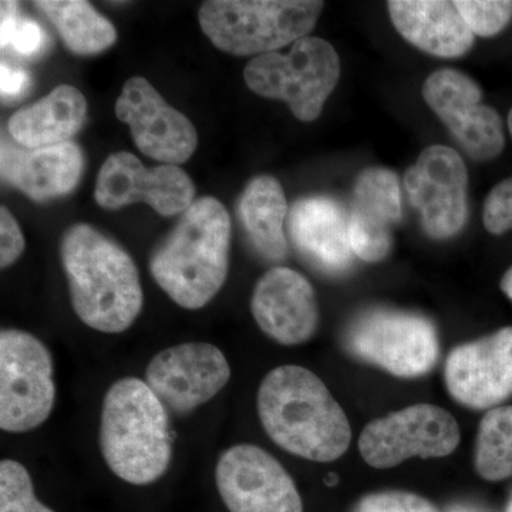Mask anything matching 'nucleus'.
I'll return each instance as SVG.
<instances>
[{
	"instance_id": "1",
	"label": "nucleus",
	"mask_w": 512,
	"mask_h": 512,
	"mask_svg": "<svg viewBox=\"0 0 512 512\" xmlns=\"http://www.w3.org/2000/svg\"><path fill=\"white\" fill-rule=\"evenodd\" d=\"M256 404L265 433L293 456L329 463L348 451V416L311 370L293 365L271 370L259 384Z\"/></svg>"
},
{
	"instance_id": "2",
	"label": "nucleus",
	"mask_w": 512,
	"mask_h": 512,
	"mask_svg": "<svg viewBox=\"0 0 512 512\" xmlns=\"http://www.w3.org/2000/svg\"><path fill=\"white\" fill-rule=\"evenodd\" d=\"M60 258L73 311L84 325L123 333L143 309L140 274L133 258L92 225L76 224L60 242Z\"/></svg>"
},
{
	"instance_id": "3",
	"label": "nucleus",
	"mask_w": 512,
	"mask_h": 512,
	"mask_svg": "<svg viewBox=\"0 0 512 512\" xmlns=\"http://www.w3.org/2000/svg\"><path fill=\"white\" fill-rule=\"evenodd\" d=\"M231 217L222 202L202 197L184 212L150 259L154 281L178 306L204 308L227 281Z\"/></svg>"
},
{
	"instance_id": "4",
	"label": "nucleus",
	"mask_w": 512,
	"mask_h": 512,
	"mask_svg": "<svg viewBox=\"0 0 512 512\" xmlns=\"http://www.w3.org/2000/svg\"><path fill=\"white\" fill-rule=\"evenodd\" d=\"M99 444L107 466L126 483L147 485L164 476L173 437L167 407L147 382L124 377L107 390Z\"/></svg>"
},
{
	"instance_id": "5",
	"label": "nucleus",
	"mask_w": 512,
	"mask_h": 512,
	"mask_svg": "<svg viewBox=\"0 0 512 512\" xmlns=\"http://www.w3.org/2000/svg\"><path fill=\"white\" fill-rule=\"evenodd\" d=\"M323 6L313 0H208L201 5L198 20L217 49L258 57L308 36Z\"/></svg>"
},
{
	"instance_id": "6",
	"label": "nucleus",
	"mask_w": 512,
	"mask_h": 512,
	"mask_svg": "<svg viewBox=\"0 0 512 512\" xmlns=\"http://www.w3.org/2000/svg\"><path fill=\"white\" fill-rule=\"evenodd\" d=\"M339 77L340 59L335 47L312 36L296 40L288 55L275 52L254 57L244 70L252 92L285 101L301 121L318 119Z\"/></svg>"
},
{
	"instance_id": "7",
	"label": "nucleus",
	"mask_w": 512,
	"mask_h": 512,
	"mask_svg": "<svg viewBox=\"0 0 512 512\" xmlns=\"http://www.w3.org/2000/svg\"><path fill=\"white\" fill-rule=\"evenodd\" d=\"M343 342L350 355L404 379L427 375L439 360L437 330L417 313L372 309L350 323Z\"/></svg>"
},
{
	"instance_id": "8",
	"label": "nucleus",
	"mask_w": 512,
	"mask_h": 512,
	"mask_svg": "<svg viewBox=\"0 0 512 512\" xmlns=\"http://www.w3.org/2000/svg\"><path fill=\"white\" fill-rule=\"evenodd\" d=\"M55 369L49 349L32 333H0V429L26 433L42 426L56 400Z\"/></svg>"
},
{
	"instance_id": "9",
	"label": "nucleus",
	"mask_w": 512,
	"mask_h": 512,
	"mask_svg": "<svg viewBox=\"0 0 512 512\" xmlns=\"http://www.w3.org/2000/svg\"><path fill=\"white\" fill-rule=\"evenodd\" d=\"M460 440V426L447 410L413 404L370 421L360 436L359 450L370 467L386 470L412 457L450 456Z\"/></svg>"
},
{
	"instance_id": "10",
	"label": "nucleus",
	"mask_w": 512,
	"mask_h": 512,
	"mask_svg": "<svg viewBox=\"0 0 512 512\" xmlns=\"http://www.w3.org/2000/svg\"><path fill=\"white\" fill-rule=\"evenodd\" d=\"M215 483L229 512H303L288 471L254 444L228 448L218 460Z\"/></svg>"
},
{
	"instance_id": "11",
	"label": "nucleus",
	"mask_w": 512,
	"mask_h": 512,
	"mask_svg": "<svg viewBox=\"0 0 512 512\" xmlns=\"http://www.w3.org/2000/svg\"><path fill=\"white\" fill-rule=\"evenodd\" d=\"M423 97L473 160L490 161L503 153V120L493 107L481 103L483 92L467 74L454 69L430 74Z\"/></svg>"
},
{
	"instance_id": "12",
	"label": "nucleus",
	"mask_w": 512,
	"mask_h": 512,
	"mask_svg": "<svg viewBox=\"0 0 512 512\" xmlns=\"http://www.w3.org/2000/svg\"><path fill=\"white\" fill-rule=\"evenodd\" d=\"M404 185L430 238L448 239L463 229L467 220L468 174L456 150L427 147L407 170Z\"/></svg>"
},
{
	"instance_id": "13",
	"label": "nucleus",
	"mask_w": 512,
	"mask_h": 512,
	"mask_svg": "<svg viewBox=\"0 0 512 512\" xmlns=\"http://www.w3.org/2000/svg\"><path fill=\"white\" fill-rule=\"evenodd\" d=\"M195 185L178 165L147 168L134 154H111L97 175L94 200L104 210L116 211L144 202L163 217L185 212L194 204Z\"/></svg>"
},
{
	"instance_id": "14",
	"label": "nucleus",
	"mask_w": 512,
	"mask_h": 512,
	"mask_svg": "<svg viewBox=\"0 0 512 512\" xmlns=\"http://www.w3.org/2000/svg\"><path fill=\"white\" fill-rule=\"evenodd\" d=\"M116 116L130 127L138 150L160 163H187L197 150V128L144 77H131L124 84Z\"/></svg>"
},
{
	"instance_id": "15",
	"label": "nucleus",
	"mask_w": 512,
	"mask_h": 512,
	"mask_svg": "<svg viewBox=\"0 0 512 512\" xmlns=\"http://www.w3.org/2000/svg\"><path fill=\"white\" fill-rule=\"evenodd\" d=\"M231 379L217 346L192 342L161 350L146 369V382L171 412L190 414L214 399Z\"/></svg>"
},
{
	"instance_id": "16",
	"label": "nucleus",
	"mask_w": 512,
	"mask_h": 512,
	"mask_svg": "<svg viewBox=\"0 0 512 512\" xmlns=\"http://www.w3.org/2000/svg\"><path fill=\"white\" fill-rule=\"evenodd\" d=\"M448 393L461 406L491 410L512 396V326L457 346L447 357Z\"/></svg>"
},
{
	"instance_id": "17",
	"label": "nucleus",
	"mask_w": 512,
	"mask_h": 512,
	"mask_svg": "<svg viewBox=\"0 0 512 512\" xmlns=\"http://www.w3.org/2000/svg\"><path fill=\"white\" fill-rule=\"evenodd\" d=\"M251 311L259 329L284 346L308 342L319 325L318 301L311 282L284 266L269 269L256 282Z\"/></svg>"
},
{
	"instance_id": "18",
	"label": "nucleus",
	"mask_w": 512,
	"mask_h": 512,
	"mask_svg": "<svg viewBox=\"0 0 512 512\" xmlns=\"http://www.w3.org/2000/svg\"><path fill=\"white\" fill-rule=\"evenodd\" d=\"M402 221L399 178L387 168H367L357 177L349 212L353 254L362 261H383L393 247L394 225Z\"/></svg>"
},
{
	"instance_id": "19",
	"label": "nucleus",
	"mask_w": 512,
	"mask_h": 512,
	"mask_svg": "<svg viewBox=\"0 0 512 512\" xmlns=\"http://www.w3.org/2000/svg\"><path fill=\"white\" fill-rule=\"evenodd\" d=\"M289 238L299 255L316 271L342 275L353 264L349 238V214L328 197H308L296 201L289 211Z\"/></svg>"
},
{
	"instance_id": "20",
	"label": "nucleus",
	"mask_w": 512,
	"mask_h": 512,
	"mask_svg": "<svg viewBox=\"0 0 512 512\" xmlns=\"http://www.w3.org/2000/svg\"><path fill=\"white\" fill-rule=\"evenodd\" d=\"M0 170L6 183L33 201L43 202L69 194L79 184L84 154L77 144L25 148L2 141Z\"/></svg>"
},
{
	"instance_id": "21",
	"label": "nucleus",
	"mask_w": 512,
	"mask_h": 512,
	"mask_svg": "<svg viewBox=\"0 0 512 512\" xmlns=\"http://www.w3.org/2000/svg\"><path fill=\"white\" fill-rule=\"evenodd\" d=\"M387 6L397 32L429 55L453 59L474 45V33L454 2L394 0Z\"/></svg>"
},
{
	"instance_id": "22",
	"label": "nucleus",
	"mask_w": 512,
	"mask_h": 512,
	"mask_svg": "<svg viewBox=\"0 0 512 512\" xmlns=\"http://www.w3.org/2000/svg\"><path fill=\"white\" fill-rule=\"evenodd\" d=\"M87 120V100L76 87L60 84L42 100L10 117L8 130L16 144L40 148L69 143Z\"/></svg>"
},
{
	"instance_id": "23",
	"label": "nucleus",
	"mask_w": 512,
	"mask_h": 512,
	"mask_svg": "<svg viewBox=\"0 0 512 512\" xmlns=\"http://www.w3.org/2000/svg\"><path fill=\"white\" fill-rule=\"evenodd\" d=\"M288 202L284 188L272 175H259L249 181L239 201V217L248 238L262 258L282 262L288 256L285 222Z\"/></svg>"
},
{
	"instance_id": "24",
	"label": "nucleus",
	"mask_w": 512,
	"mask_h": 512,
	"mask_svg": "<svg viewBox=\"0 0 512 512\" xmlns=\"http://www.w3.org/2000/svg\"><path fill=\"white\" fill-rule=\"evenodd\" d=\"M35 6L52 22L74 55H99L113 46L117 30L109 19L84 0H42Z\"/></svg>"
},
{
	"instance_id": "25",
	"label": "nucleus",
	"mask_w": 512,
	"mask_h": 512,
	"mask_svg": "<svg viewBox=\"0 0 512 512\" xmlns=\"http://www.w3.org/2000/svg\"><path fill=\"white\" fill-rule=\"evenodd\" d=\"M474 467L487 481L512 477V406L494 407L481 419Z\"/></svg>"
},
{
	"instance_id": "26",
	"label": "nucleus",
	"mask_w": 512,
	"mask_h": 512,
	"mask_svg": "<svg viewBox=\"0 0 512 512\" xmlns=\"http://www.w3.org/2000/svg\"><path fill=\"white\" fill-rule=\"evenodd\" d=\"M0 19V45L23 59H39L50 47V37L36 20L19 12L16 2H2Z\"/></svg>"
},
{
	"instance_id": "27",
	"label": "nucleus",
	"mask_w": 512,
	"mask_h": 512,
	"mask_svg": "<svg viewBox=\"0 0 512 512\" xmlns=\"http://www.w3.org/2000/svg\"><path fill=\"white\" fill-rule=\"evenodd\" d=\"M0 512H55L37 500L32 477L15 460L0 463Z\"/></svg>"
},
{
	"instance_id": "28",
	"label": "nucleus",
	"mask_w": 512,
	"mask_h": 512,
	"mask_svg": "<svg viewBox=\"0 0 512 512\" xmlns=\"http://www.w3.org/2000/svg\"><path fill=\"white\" fill-rule=\"evenodd\" d=\"M454 3L474 36L498 35L512 19V2L507 0H458Z\"/></svg>"
},
{
	"instance_id": "29",
	"label": "nucleus",
	"mask_w": 512,
	"mask_h": 512,
	"mask_svg": "<svg viewBox=\"0 0 512 512\" xmlns=\"http://www.w3.org/2000/svg\"><path fill=\"white\" fill-rule=\"evenodd\" d=\"M350 512H439L436 505L409 491H380L367 494Z\"/></svg>"
},
{
	"instance_id": "30",
	"label": "nucleus",
	"mask_w": 512,
	"mask_h": 512,
	"mask_svg": "<svg viewBox=\"0 0 512 512\" xmlns=\"http://www.w3.org/2000/svg\"><path fill=\"white\" fill-rule=\"evenodd\" d=\"M484 227L494 235H503L512 229V177L495 185L485 198Z\"/></svg>"
},
{
	"instance_id": "31",
	"label": "nucleus",
	"mask_w": 512,
	"mask_h": 512,
	"mask_svg": "<svg viewBox=\"0 0 512 512\" xmlns=\"http://www.w3.org/2000/svg\"><path fill=\"white\" fill-rule=\"evenodd\" d=\"M26 242L18 221L6 207L0 211V266L3 269L15 264L25 251Z\"/></svg>"
},
{
	"instance_id": "32",
	"label": "nucleus",
	"mask_w": 512,
	"mask_h": 512,
	"mask_svg": "<svg viewBox=\"0 0 512 512\" xmlns=\"http://www.w3.org/2000/svg\"><path fill=\"white\" fill-rule=\"evenodd\" d=\"M32 77L22 67L0 64V93L3 101L18 100L29 92Z\"/></svg>"
},
{
	"instance_id": "33",
	"label": "nucleus",
	"mask_w": 512,
	"mask_h": 512,
	"mask_svg": "<svg viewBox=\"0 0 512 512\" xmlns=\"http://www.w3.org/2000/svg\"><path fill=\"white\" fill-rule=\"evenodd\" d=\"M501 291L508 296L512 301V266L505 272L503 279H501Z\"/></svg>"
},
{
	"instance_id": "34",
	"label": "nucleus",
	"mask_w": 512,
	"mask_h": 512,
	"mask_svg": "<svg viewBox=\"0 0 512 512\" xmlns=\"http://www.w3.org/2000/svg\"><path fill=\"white\" fill-rule=\"evenodd\" d=\"M326 483L332 487V485L338 483V477H336L335 474H330V476L326 478Z\"/></svg>"
},
{
	"instance_id": "35",
	"label": "nucleus",
	"mask_w": 512,
	"mask_h": 512,
	"mask_svg": "<svg viewBox=\"0 0 512 512\" xmlns=\"http://www.w3.org/2000/svg\"><path fill=\"white\" fill-rule=\"evenodd\" d=\"M508 128H510V133L512 137V109L510 110V114H508Z\"/></svg>"
},
{
	"instance_id": "36",
	"label": "nucleus",
	"mask_w": 512,
	"mask_h": 512,
	"mask_svg": "<svg viewBox=\"0 0 512 512\" xmlns=\"http://www.w3.org/2000/svg\"><path fill=\"white\" fill-rule=\"evenodd\" d=\"M505 512H512V495H511L510 501H508L507 511H505Z\"/></svg>"
}]
</instances>
